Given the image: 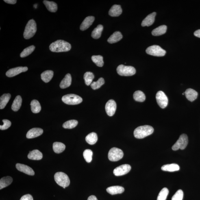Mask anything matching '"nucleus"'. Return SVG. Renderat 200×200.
I'll return each mask as SVG.
<instances>
[{"label": "nucleus", "mask_w": 200, "mask_h": 200, "mask_svg": "<svg viewBox=\"0 0 200 200\" xmlns=\"http://www.w3.org/2000/svg\"><path fill=\"white\" fill-rule=\"evenodd\" d=\"M71 46L69 43L62 40H58L53 42L49 46L50 51L54 52H61L69 51Z\"/></svg>", "instance_id": "f257e3e1"}, {"label": "nucleus", "mask_w": 200, "mask_h": 200, "mask_svg": "<svg viewBox=\"0 0 200 200\" xmlns=\"http://www.w3.org/2000/svg\"><path fill=\"white\" fill-rule=\"evenodd\" d=\"M154 129L151 126H140L135 129L134 135L135 138L137 139H143L151 135Z\"/></svg>", "instance_id": "f03ea898"}, {"label": "nucleus", "mask_w": 200, "mask_h": 200, "mask_svg": "<svg viewBox=\"0 0 200 200\" xmlns=\"http://www.w3.org/2000/svg\"><path fill=\"white\" fill-rule=\"evenodd\" d=\"M37 31L36 24L34 20L31 19L28 22L23 33L24 38L28 40L32 38Z\"/></svg>", "instance_id": "7ed1b4c3"}, {"label": "nucleus", "mask_w": 200, "mask_h": 200, "mask_svg": "<svg viewBox=\"0 0 200 200\" xmlns=\"http://www.w3.org/2000/svg\"><path fill=\"white\" fill-rule=\"evenodd\" d=\"M55 180L59 186L62 187H66L69 186L70 179L66 174L62 172H58L55 174Z\"/></svg>", "instance_id": "20e7f679"}, {"label": "nucleus", "mask_w": 200, "mask_h": 200, "mask_svg": "<svg viewBox=\"0 0 200 200\" xmlns=\"http://www.w3.org/2000/svg\"><path fill=\"white\" fill-rule=\"evenodd\" d=\"M62 99L64 103L69 105L79 104L83 101L80 96L73 94H68L63 96Z\"/></svg>", "instance_id": "39448f33"}, {"label": "nucleus", "mask_w": 200, "mask_h": 200, "mask_svg": "<svg viewBox=\"0 0 200 200\" xmlns=\"http://www.w3.org/2000/svg\"><path fill=\"white\" fill-rule=\"evenodd\" d=\"M117 72L119 75L120 76L127 77L134 75L136 71L133 66L120 65L117 68Z\"/></svg>", "instance_id": "423d86ee"}, {"label": "nucleus", "mask_w": 200, "mask_h": 200, "mask_svg": "<svg viewBox=\"0 0 200 200\" xmlns=\"http://www.w3.org/2000/svg\"><path fill=\"white\" fill-rule=\"evenodd\" d=\"M146 52L148 55L158 57L164 56L166 53L165 50L156 45L149 46L146 49Z\"/></svg>", "instance_id": "0eeeda50"}, {"label": "nucleus", "mask_w": 200, "mask_h": 200, "mask_svg": "<svg viewBox=\"0 0 200 200\" xmlns=\"http://www.w3.org/2000/svg\"><path fill=\"white\" fill-rule=\"evenodd\" d=\"M123 155L122 150L118 148H113L109 152L108 159L112 162H116L123 158Z\"/></svg>", "instance_id": "6e6552de"}, {"label": "nucleus", "mask_w": 200, "mask_h": 200, "mask_svg": "<svg viewBox=\"0 0 200 200\" xmlns=\"http://www.w3.org/2000/svg\"><path fill=\"white\" fill-rule=\"evenodd\" d=\"M188 136L186 134H183L180 136L178 140L172 146V149L175 151L179 149H184L188 145Z\"/></svg>", "instance_id": "1a4fd4ad"}, {"label": "nucleus", "mask_w": 200, "mask_h": 200, "mask_svg": "<svg viewBox=\"0 0 200 200\" xmlns=\"http://www.w3.org/2000/svg\"><path fill=\"white\" fill-rule=\"evenodd\" d=\"M156 98L157 104L161 108L164 109L167 106L168 103L167 96L162 91H159L157 93Z\"/></svg>", "instance_id": "9d476101"}, {"label": "nucleus", "mask_w": 200, "mask_h": 200, "mask_svg": "<svg viewBox=\"0 0 200 200\" xmlns=\"http://www.w3.org/2000/svg\"><path fill=\"white\" fill-rule=\"evenodd\" d=\"M131 169V166L128 164L122 165L115 168L113 172L116 176H122L128 173Z\"/></svg>", "instance_id": "9b49d317"}, {"label": "nucleus", "mask_w": 200, "mask_h": 200, "mask_svg": "<svg viewBox=\"0 0 200 200\" xmlns=\"http://www.w3.org/2000/svg\"><path fill=\"white\" fill-rule=\"evenodd\" d=\"M116 109V104L114 100L110 99L105 105V110L108 116H112L115 114Z\"/></svg>", "instance_id": "f8f14e48"}, {"label": "nucleus", "mask_w": 200, "mask_h": 200, "mask_svg": "<svg viewBox=\"0 0 200 200\" xmlns=\"http://www.w3.org/2000/svg\"><path fill=\"white\" fill-rule=\"evenodd\" d=\"M28 68L27 67H18L11 69L6 72V75L8 77H13L19 75L22 72L27 71Z\"/></svg>", "instance_id": "ddd939ff"}, {"label": "nucleus", "mask_w": 200, "mask_h": 200, "mask_svg": "<svg viewBox=\"0 0 200 200\" xmlns=\"http://www.w3.org/2000/svg\"><path fill=\"white\" fill-rule=\"evenodd\" d=\"M16 167L17 169L19 171L23 172L27 175L31 176L35 175V172L32 169L26 165L17 164Z\"/></svg>", "instance_id": "4468645a"}, {"label": "nucleus", "mask_w": 200, "mask_h": 200, "mask_svg": "<svg viewBox=\"0 0 200 200\" xmlns=\"http://www.w3.org/2000/svg\"><path fill=\"white\" fill-rule=\"evenodd\" d=\"M43 130L40 128H33L28 131L27 138L28 139H32L40 136L43 133Z\"/></svg>", "instance_id": "2eb2a0df"}, {"label": "nucleus", "mask_w": 200, "mask_h": 200, "mask_svg": "<svg viewBox=\"0 0 200 200\" xmlns=\"http://www.w3.org/2000/svg\"><path fill=\"white\" fill-rule=\"evenodd\" d=\"M94 20V18L93 16L87 17L84 20L81 24L80 27L81 30L84 31L88 29L93 23Z\"/></svg>", "instance_id": "dca6fc26"}, {"label": "nucleus", "mask_w": 200, "mask_h": 200, "mask_svg": "<svg viewBox=\"0 0 200 200\" xmlns=\"http://www.w3.org/2000/svg\"><path fill=\"white\" fill-rule=\"evenodd\" d=\"M156 13L154 12L152 14L148 15L145 19L143 20L141 25L142 27H149L155 21V17L156 15Z\"/></svg>", "instance_id": "f3484780"}, {"label": "nucleus", "mask_w": 200, "mask_h": 200, "mask_svg": "<svg viewBox=\"0 0 200 200\" xmlns=\"http://www.w3.org/2000/svg\"><path fill=\"white\" fill-rule=\"evenodd\" d=\"M122 12V10L120 6L115 5L109 10V14L111 16L117 17L120 16Z\"/></svg>", "instance_id": "a211bd4d"}, {"label": "nucleus", "mask_w": 200, "mask_h": 200, "mask_svg": "<svg viewBox=\"0 0 200 200\" xmlns=\"http://www.w3.org/2000/svg\"><path fill=\"white\" fill-rule=\"evenodd\" d=\"M185 94L189 101L193 102L197 98L198 93L195 90L192 89H188L185 91Z\"/></svg>", "instance_id": "6ab92c4d"}, {"label": "nucleus", "mask_w": 200, "mask_h": 200, "mask_svg": "<svg viewBox=\"0 0 200 200\" xmlns=\"http://www.w3.org/2000/svg\"><path fill=\"white\" fill-rule=\"evenodd\" d=\"M124 191H125V189L123 187L119 186L109 187L106 189V191L112 195L122 194L124 192Z\"/></svg>", "instance_id": "aec40b11"}, {"label": "nucleus", "mask_w": 200, "mask_h": 200, "mask_svg": "<svg viewBox=\"0 0 200 200\" xmlns=\"http://www.w3.org/2000/svg\"><path fill=\"white\" fill-rule=\"evenodd\" d=\"M28 158L31 160H40L43 157L41 152L38 150H34L30 152L27 156Z\"/></svg>", "instance_id": "412c9836"}, {"label": "nucleus", "mask_w": 200, "mask_h": 200, "mask_svg": "<svg viewBox=\"0 0 200 200\" xmlns=\"http://www.w3.org/2000/svg\"><path fill=\"white\" fill-rule=\"evenodd\" d=\"M123 38L122 33L119 31L115 32L107 40V42L110 44L115 43L117 42Z\"/></svg>", "instance_id": "4be33fe9"}, {"label": "nucleus", "mask_w": 200, "mask_h": 200, "mask_svg": "<svg viewBox=\"0 0 200 200\" xmlns=\"http://www.w3.org/2000/svg\"><path fill=\"white\" fill-rule=\"evenodd\" d=\"M72 77L69 73L66 74L65 77L61 81L60 84L61 88L65 89L70 86L71 84Z\"/></svg>", "instance_id": "5701e85b"}, {"label": "nucleus", "mask_w": 200, "mask_h": 200, "mask_svg": "<svg viewBox=\"0 0 200 200\" xmlns=\"http://www.w3.org/2000/svg\"><path fill=\"white\" fill-rule=\"evenodd\" d=\"M161 169L163 171L173 172L178 171L180 169V167L177 164H172L163 165Z\"/></svg>", "instance_id": "b1692460"}, {"label": "nucleus", "mask_w": 200, "mask_h": 200, "mask_svg": "<svg viewBox=\"0 0 200 200\" xmlns=\"http://www.w3.org/2000/svg\"><path fill=\"white\" fill-rule=\"evenodd\" d=\"M53 72L51 70H46L41 74L42 80L45 83L49 82L53 77Z\"/></svg>", "instance_id": "393cba45"}, {"label": "nucleus", "mask_w": 200, "mask_h": 200, "mask_svg": "<svg viewBox=\"0 0 200 200\" xmlns=\"http://www.w3.org/2000/svg\"><path fill=\"white\" fill-rule=\"evenodd\" d=\"M167 26L165 25L159 26L153 30L152 32V34L154 36H159L165 34L166 32Z\"/></svg>", "instance_id": "a878e982"}, {"label": "nucleus", "mask_w": 200, "mask_h": 200, "mask_svg": "<svg viewBox=\"0 0 200 200\" xmlns=\"http://www.w3.org/2000/svg\"><path fill=\"white\" fill-rule=\"evenodd\" d=\"M43 3L48 9V10L52 12H56L57 10V6L56 3L53 1H44Z\"/></svg>", "instance_id": "bb28decb"}, {"label": "nucleus", "mask_w": 200, "mask_h": 200, "mask_svg": "<svg viewBox=\"0 0 200 200\" xmlns=\"http://www.w3.org/2000/svg\"><path fill=\"white\" fill-rule=\"evenodd\" d=\"M22 103V99L20 96H17L15 98L12 105V109L13 110L16 112L21 107Z\"/></svg>", "instance_id": "cd10ccee"}, {"label": "nucleus", "mask_w": 200, "mask_h": 200, "mask_svg": "<svg viewBox=\"0 0 200 200\" xmlns=\"http://www.w3.org/2000/svg\"><path fill=\"white\" fill-rule=\"evenodd\" d=\"M65 145L61 142H55L53 145V149L54 152L56 153H60L62 152L65 149Z\"/></svg>", "instance_id": "c85d7f7f"}, {"label": "nucleus", "mask_w": 200, "mask_h": 200, "mask_svg": "<svg viewBox=\"0 0 200 200\" xmlns=\"http://www.w3.org/2000/svg\"><path fill=\"white\" fill-rule=\"evenodd\" d=\"M10 98L11 95L9 94H4L1 96L0 98V109H2L5 108Z\"/></svg>", "instance_id": "c756f323"}, {"label": "nucleus", "mask_w": 200, "mask_h": 200, "mask_svg": "<svg viewBox=\"0 0 200 200\" xmlns=\"http://www.w3.org/2000/svg\"><path fill=\"white\" fill-rule=\"evenodd\" d=\"M13 181L12 177H3L0 180V190H2L11 184Z\"/></svg>", "instance_id": "7c9ffc66"}, {"label": "nucleus", "mask_w": 200, "mask_h": 200, "mask_svg": "<svg viewBox=\"0 0 200 200\" xmlns=\"http://www.w3.org/2000/svg\"><path fill=\"white\" fill-rule=\"evenodd\" d=\"M85 140L88 144L93 145V144H95L97 141V135L95 133H91L87 135L85 138Z\"/></svg>", "instance_id": "2f4dec72"}, {"label": "nucleus", "mask_w": 200, "mask_h": 200, "mask_svg": "<svg viewBox=\"0 0 200 200\" xmlns=\"http://www.w3.org/2000/svg\"><path fill=\"white\" fill-rule=\"evenodd\" d=\"M103 26L101 25H99L96 27L92 31L91 36L94 39H98L101 37L102 31L103 30Z\"/></svg>", "instance_id": "473e14b6"}, {"label": "nucleus", "mask_w": 200, "mask_h": 200, "mask_svg": "<svg viewBox=\"0 0 200 200\" xmlns=\"http://www.w3.org/2000/svg\"><path fill=\"white\" fill-rule=\"evenodd\" d=\"M31 110L35 114L40 112L41 109L40 102L36 100H33L31 102Z\"/></svg>", "instance_id": "72a5a7b5"}, {"label": "nucleus", "mask_w": 200, "mask_h": 200, "mask_svg": "<svg viewBox=\"0 0 200 200\" xmlns=\"http://www.w3.org/2000/svg\"><path fill=\"white\" fill-rule=\"evenodd\" d=\"M133 96L135 101L139 102H143L146 99L145 94L140 90H137L135 92Z\"/></svg>", "instance_id": "f704fd0d"}, {"label": "nucleus", "mask_w": 200, "mask_h": 200, "mask_svg": "<svg viewBox=\"0 0 200 200\" xmlns=\"http://www.w3.org/2000/svg\"><path fill=\"white\" fill-rule=\"evenodd\" d=\"M92 60L98 66L102 67L103 65V57L101 55H94L91 57Z\"/></svg>", "instance_id": "c9c22d12"}, {"label": "nucleus", "mask_w": 200, "mask_h": 200, "mask_svg": "<svg viewBox=\"0 0 200 200\" xmlns=\"http://www.w3.org/2000/svg\"><path fill=\"white\" fill-rule=\"evenodd\" d=\"M94 78V74L91 72H87L84 75V79L85 84L87 86H89L91 84Z\"/></svg>", "instance_id": "e433bc0d"}, {"label": "nucleus", "mask_w": 200, "mask_h": 200, "mask_svg": "<svg viewBox=\"0 0 200 200\" xmlns=\"http://www.w3.org/2000/svg\"><path fill=\"white\" fill-rule=\"evenodd\" d=\"M77 124L78 122L77 120H69L63 124V127L65 129H71L75 127Z\"/></svg>", "instance_id": "4c0bfd02"}, {"label": "nucleus", "mask_w": 200, "mask_h": 200, "mask_svg": "<svg viewBox=\"0 0 200 200\" xmlns=\"http://www.w3.org/2000/svg\"><path fill=\"white\" fill-rule=\"evenodd\" d=\"M35 46L34 45L29 46L24 49L20 54V57L23 58L31 54L35 49Z\"/></svg>", "instance_id": "58836bf2"}, {"label": "nucleus", "mask_w": 200, "mask_h": 200, "mask_svg": "<svg viewBox=\"0 0 200 200\" xmlns=\"http://www.w3.org/2000/svg\"><path fill=\"white\" fill-rule=\"evenodd\" d=\"M104 79L102 77L100 78L96 81H93L90 85V86L94 90H97L101 88L102 86L104 84Z\"/></svg>", "instance_id": "ea45409f"}, {"label": "nucleus", "mask_w": 200, "mask_h": 200, "mask_svg": "<svg viewBox=\"0 0 200 200\" xmlns=\"http://www.w3.org/2000/svg\"><path fill=\"white\" fill-rule=\"evenodd\" d=\"M169 194V190L166 188L162 189L158 194L157 200H166Z\"/></svg>", "instance_id": "a19ab883"}, {"label": "nucleus", "mask_w": 200, "mask_h": 200, "mask_svg": "<svg viewBox=\"0 0 200 200\" xmlns=\"http://www.w3.org/2000/svg\"><path fill=\"white\" fill-rule=\"evenodd\" d=\"M83 157L88 163L91 162L92 159L93 152L90 149H86L83 152Z\"/></svg>", "instance_id": "79ce46f5"}, {"label": "nucleus", "mask_w": 200, "mask_h": 200, "mask_svg": "<svg viewBox=\"0 0 200 200\" xmlns=\"http://www.w3.org/2000/svg\"><path fill=\"white\" fill-rule=\"evenodd\" d=\"M183 197V192L181 190H178L172 197V200H182Z\"/></svg>", "instance_id": "37998d69"}, {"label": "nucleus", "mask_w": 200, "mask_h": 200, "mask_svg": "<svg viewBox=\"0 0 200 200\" xmlns=\"http://www.w3.org/2000/svg\"><path fill=\"white\" fill-rule=\"evenodd\" d=\"M3 124L2 125L0 126V129L2 130L7 129L10 127L11 122L8 120L3 119L2 120Z\"/></svg>", "instance_id": "c03bdc74"}, {"label": "nucleus", "mask_w": 200, "mask_h": 200, "mask_svg": "<svg viewBox=\"0 0 200 200\" xmlns=\"http://www.w3.org/2000/svg\"><path fill=\"white\" fill-rule=\"evenodd\" d=\"M20 200H33V198L31 194H27L22 196Z\"/></svg>", "instance_id": "a18cd8bd"}, {"label": "nucleus", "mask_w": 200, "mask_h": 200, "mask_svg": "<svg viewBox=\"0 0 200 200\" xmlns=\"http://www.w3.org/2000/svg\"><path fill=\"white\" fill-rule=\"evenodd\" d=\"M6 3L10 4H15L16 3L17 1L16 0H4V1Z\"/></svg>", "instance_id": "49530a36"}, {"label": "nucleus", "mask_w": 200, "mask_h": 200, "mask_svg": "<svg viewBox=\"0 0 200 200\" xmlns=\"http://www.w3.org/2000/svg\"><path fill=\"white\" fill-rule=\"evenodd\" d=\"M194 35L195 36L200 38V29H198L194 31Z\"/></svg>", "instance_id": "de8ad7c7"}, {"label": "nucleus", "mask_w": 200, "mask_h": 200, "mask_svg": "<svg viewBox=\"0 0 200 200\" xmlns=\"http://www.w3.org/2000/svg\"><path fill=\"white\" fill-rule=\"evenodd\" d=\"M88 200H98L95 196L91 195L88 198Z\"/></svg>", "instance_id": "09e8293b"}, {"label": "nucleus", "mask_w": 200, "mask_h": 200, "mask_svg": "<svg viewBox=\"0 0 200 200\" xmlns=\"http://www.w3.org/2000/svg\"><path fill=\"white\" fill-rule=\"evenodd\" d=\"M37 6V5L35 4L34 5V7H35V8H36Z\"/></svg>", "instance_id": "8fccbe9b"}]
</instances>
